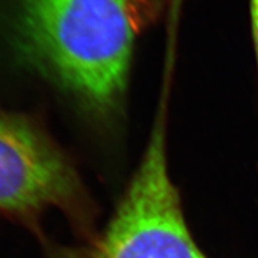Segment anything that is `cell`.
<instances>
[{"label":"cell","instance_id":"1","mask_svg":"<svg viewBox=\"0 0 258 258\" xmlns=\"http://www.w3.org/2000/svg\"><path fill=\"white\" fill-rule=\"evenodd\" d=\"M19 57L98 117L123 102L138 17L132 0H17Z\"/></svg>","mask_w":258,"mask_h":258},{"label":"cell","instance_id":"2","mask_svg":"<svg viewBox=\"0 0 258 258\" xmlns=\"http://www.w3.org/2000/svg\"><path fill=\"white\" fill-rule=\"evenodd\" d=\"M50 208L78 225L89 221L78 172L36 122L0 111V212L29 222Z\"/></svg>","mask_w":258,"mask_h":258},{"label":"cell","instance_id":"3","mask_svg":"<svg viewBox=\"0 0 258 258\" xmlns=\"http://www.w3.org/2000/svg\"><path fill=\"white\" fill-rule=\"evenodd\" d=\"M250 16H251V25H252L254 47H256L257 60H258V0H250Z\"/></svg>","mask_w":258,"mask_h":258}]
</instances>
